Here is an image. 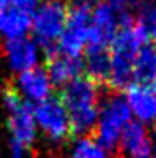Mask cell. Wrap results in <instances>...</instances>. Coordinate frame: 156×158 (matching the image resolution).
I'll return each mask as SVG.
<instances>
[{
	"instance_id": "6da1fadb",
	"label": "cell",
	"mask_w": 156,
	"mask_h": 158,
	"mask_svg": "<svg viewBox=\"0 0 156 158\" xmlns=\"http://www.w3.org/2000/svg\"><path fill=\"white\" fill-rule=\"evenodd\" d=\"M107 88L96 82L87 74L72 79L62 88L59 98L69 114L70 136H91L98 123L102 91Z\"/></svg>"
},
{
	"instance_id": "7a4b0ae2",
	"label": "cell",
	"mask_w": 156,
	"mask_h": 158,
	"mask_svg": "<svg viewBox=\"0 0 156 158\" xmlns=\"http://www.w3.org/2000/svg\"><path fill=\"white\" fill-rule=\"evenodd\" d=\"M129 119H131V110L128 101L122 98L121 93L111 91L107 99L102 101L98 123L91 135L101 148H106L111 158H122L119 152V140L122 128Z\"/></svg>"
},
{
	"instance_id": "3957f363",
	"label": "cell",
	"mask_w": 156,
	"mask_h": 158,
	"mask_svg": "<svg viewBox=\"0 0 156 158\" xmlns=\"http://www.w3.org/2000/svg\"><path fill=\"white\" fill-rule=\"evenodd\" d=\"M69 19V0H44L32 17L34 34L44 51L57 49V40Z\"/></svg>"
},
{
	"instance_id": "277c9868",
	"label": "cell",
	"mask_w": 156,
	"mask_h": 158,
	"mask_svg": "<svg viewBox=\"0 0 156 158\" xmlns=\"http://www.w3.org/2000/svg\"><path fill=\"white\" fill-rule=\"evenodd\" d=\"M3 101L9 110V130L12 138L20 145L30 146L35 140V123H34V110L24 99L12 82H7L3 88Z\"/></svg>"
},
{
	"instance_id": "5b68a950",
	"label": "cell",
	"mask_w": 156,
	"mask_h": 158,
	"mask_svg": "<svg viewBox=\"0 0 156 158\" xmlns=\"http://www.w3.org/2000/svg\"><path fill=\"white\" fill-rule=\"evenodd\" d=\"M92 10L86 5L70 2L69 0V19L64 32L57 40V49L62 54L79 57L89 40V29H91Z\"/></svg>"
},
{
	"instance_id": "8992f818",
	"label": "cell",
	"mask_w": 156,
	"mask_h": 158,
	"mask_svg": "<svg viewBox=\"0 0 156 158\" xmlns=\"http://www.w3.org/2000/svg\"><path fill=\"white\" fill-rule=\"evenodd\" d=\"M34 118L47 133V136L54 141H62L70 138L69 114L59 96H49L47 99L37 103L34 110Z\"/></svg>"
},
{
	"instance_id": "52a82bcc",
	"label": "cell",
	"mask_w": 156,
	"mask_h": 158,
	"mask_svg": "<svg viewBox=\"0 0 156 158\" xmlns=\"http://www.w3.org/2000/svg\"><path fill=\"white\" fill-rule=\"evenodd\" d=\"M118 31V22L113 9L102 2L96 5L91 17V29H89V40L86 46L109 47Z\"/></svg>"
},
{
	"instance_id": "ba28073f",
	"label": "cell",
	"mask_w": 156,
	"mask_h": 158,
	"mask_svg": "<svg viewBox=\"0 0 156 158\" xmlns=\"http://www.w3.org/2000/svg\"><path fill=\"white\" fill-rule=\"evenodd\" d=\"M46 67L47 76L55 86H66L72 79L82 76L84 62L81 57H72L62 54L59 49H54L46 54Z\"/></svg>"
},
{
	"instance_id": "9c48e42d",
	"label": "cell",
	"mask_w": 156,
	"mask_h": 158,
	"mask_svg": "<svg viewBox=\"0 0 156 158\" xmlns=\"http://www.w3.org/2000/svg\"><path fill=\"white\" fill-rule=\"evenodd\" d=\"M119 146L122 158H151V155H153V140L146 131V128L139 121L129 119L126 123L121 133Z\"/></svg>"
},
{
	"instance_id": "30bf717a",
	"label": "cell",
	"mask_w": 156,
	"mask_h": 158,
	"mask_svg": "<svg viewBox=\"0 0 156 158\" xmlns=\"http://www.w3.org/2000/svg\"><path fill=\"white\" fill-rule=\"evenodd\" d=\"M126 94L129 110L141 121L156 123V81L133 82L126 89Z\"/></svg>"
},
{
	"instance_id": "8fae6325",
	"label": "cell",
	"mask_w": 156,
	"mask_h": 158,
	"mask_svg": "<svg viewBox=\"0 0 156 158\" xmlns=\"http://www.w3.org/2000/svg\"><path fill=\"white\" fill-rule=\"evenodd\" d=\"M5 52L9 56L10 67L14 71L24 73V71L30 69L35 66L37 61V49L34 40L29 37H15V39H9L5 42Z\"/></svg>"
},
{
	"instance_id": "7c38bea8",
	"label": "cell",
	"mask_w": 156,
	"mask_h": 158,
	"mask_svg": "<svg viewBox=\"0 0 156 158\" xmlns=\"http://www.w3.org/2000/svg\"><path fill=\"white\" fill-rule=\"evenodd\" d=\"M18 84H20L24 94L37 103L50 96V79L47 76L46 69H42V67H30V69L20 73Z\"/></svg>"
},
{
	"instance_id": "4fadbf2b",
	"label": "cell",
	"mask_w": 156,
	"mask_h": 158,
	"mask_svg": "<svg viewBox=\"0 0 156 158\" xmlns=\"http://www.w3.org/2000/svg\"><path fill=\"white\" fill-rule=\"evenodd\" d=\"M32 25V12L7 5L0 10V35L9 39L22 37Z\"/></svg>"
},
{
	"instance_id": "5bb4252c",
	"label": "cell",
	"mask_w": 156,
	"mask_h": 158,
	"mask_svg": "<svg viewBox=\"0 0 156 158\" xmlns=\"http://www.w3.org/2000/svg\"><path fill=\"white\" fill-rule=\"evenodd\" d=\"M86 69L87 76L92 77L96 82L107 88V81L111 76V52L107 47L86 46Z\"/></svg>"
},
{
	"instance_id": "9a60e30c",
	"label": "cell",
	"mask_w": 156,
	"mask_h": 158,
	"mask_svg": "<svg viewBox=\"0 0 156 158\" xmlns=\"http://www.w3.org/2000/svg\"><path fill=\"white\" fill-rule=\"evenodd\" d=\"M134 79L136 82L156 81V46L146 44L139 49L134 61Z\"/></svg>"
},
{
	"instance_id": "2e32d148",
	"label": "cell",
	"mask_w": 156,
	"mask_h": 158,
	"mask_svg": "<svg viewBox=\"0 0 156 158\" xmlns=\"http://www.w3.org/2000/svg\"><path fill=\"white\" fill-rule=\"evenodd\" d=\"M70 158H107V155L92 136H82L79 138Z\"/></svg>"
},
{
	"instance_id": "e0dca14e",
	"label": "cell",
	"mask_w": 156,
	"mask_h": 158,
	"mask_svg": "<svg viewBox=\"0 0 156 158\" xmlns=\"http://www.w3.org/2000/svg\"><path fill=\"white\" fill-rule=\"evenodd\" d=\"M39 3H40V0H9V5L22 9L25 12H32Z\"/></svg>"
},
{
	"instance_id": "ac0fdd59",
	"label": "cell",
	"mask_w": 156,
	"mask_h": 158,
	"mask_svg": "<svg viewBox=\"0 0 156 158\" xmlns=\"http://www.w3.org/2000/svg\"><path fill=\"white\" fill-rule=\"evenodd\" d=\"M24 145H20L17 140H10V158H24Z\"/></svg>"
},
{
	"instance_id": "d6986e66",
	"label": "cell",
	"mask_w": 156,
	"mask_h": 158,
	"mask_svg": "<svg viewBox=\"0 0 156 158\" xmlns=\"http://www.w3.org/2000/svg\"><path fill=\"white\" fill-rule=\"evenodd\" d=\"M122 2H124V5L131 10V9H139L144 0H122Z\"/></svg>"
},
{
	"instance_id": "ffe728a7",
	"label": "cell",
	"mask_w": 156,
	"mask_h": 158,
	"mask_svg": "<svg viewBox=\"0 0 156 158\" xmlns=\"http://www.w3.org/2000/svg\"><path fill=\"white\" fill-rule=\"evenodd\" d=\"M148 34H150V37H151V39H153L154 42H156V25H153V27H151L150 31H148Z\"/></svg>"
},
{
	"instance_id": "44dd1931",
	"label": "cell",
	"mask_w": 156,
	"mask_h": 158,
	"mask_svg": "<svg viewBox=\"0 0 156 158\" xmlns=\"http://www.w3.org/2000/svg\"><path fill=\"white\" fill-rule=\"evenodd\" d=\"M9 5V0H0V10L3 9V7H7Z\"/></svg>"
},
{
	"instance_id": "7402d4cb",
	"label": "cell",
	"mask_w": 156,
	"mask_h": 158,
	"mask_svg": "<svg viewBox=\"0 0 156 158\" xmlns=\"http://www.w3.org/2000/svg\"><path fill=\"white\" fill-rule=\"evenodd\" d=\"M151 158H156V155H154V156H151Z\"/></svg>"
}]
</instances>
